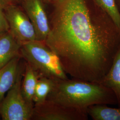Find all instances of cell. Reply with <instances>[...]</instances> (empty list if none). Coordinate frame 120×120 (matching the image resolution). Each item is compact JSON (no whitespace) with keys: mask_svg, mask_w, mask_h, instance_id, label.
<instances>
[{"mask_svg":"<svg viewBox=\"0 0 120 120\" xmlns=\"http://www.w3.org/2000/svg\"><path fill=\"white\" fill-rule=\"evenodd\" d=\"M25 62L12 87L0 102V116L3 120H31L34 106L24 98L21 90Z\"/></svg>","mask_w":120,"mask_h":120,"instance_id":"cell-4","label":"cell"},{"mask_svg":"<svg viewBox=\"0 0 120 120\" xmlns=\"http://www.w3.org/2000/svg\"><path fill=\"white\" fill-rule=\"evenodd\" d=\"M117 8L120 13V0H115Z\"/></svg>","mask_w":120,"mask_h":120,"instance_id":"cell-17","label":"cell"},{"mask_svg":"<svg viewBox=\"0 0 120 120\" xmlns=\"http://www.w3.org/2000/svg\"><path fill=\"white\" fill-rule=\"evenodd\" d=\"M5 0L7 1L8 3H9V4L17 5V4H19L20 3L22 4L24 0Z\"/></svg>","mask_w":120,"mask_h":120,"instance_id":"cell-16","label":"cell"},{"mask_svg":"<svg viewBox=\"0 0 120 120\" xmlns=\"http://www.w3.org/2000/svg\"><path fill=\"white\" fill-rule=\"evenodd\" d=\"M45 43L67 75L99 83L120 48V29L94 0H53Z\"/></svg>","mask_w":120,"mask_h":120,"instance_id":"cell-1","label":"cell"},{"mask_svg":"<svg viewBox=\"0 0 120 120\" xmlns=\"http://www.w3.org/2000/svg\"><path fill=\"white\" fill-rule=\"evenodd\" d=\"M45 0V1H49V0Z\"/></svg>","mask_w":120,"mask_h":120,"instance_id":"cell-18","label":"cell"},{"mask_svg":"<svg viewBox=\"0 0 120 120\" xmlns=\"http://www.w3.org/2000/svg\"><path fill=\"white\" fill-rule=\"evenodd\" d=\"M22 4L34 28L36 40L45 42L49 31V24L42 0H24Z\"/></svg>","mask_w":120,"mask_h":120,"instance_id":"cell-7","label":"cell"},{"mask_svg":"<svg viewBox=\"0 0 120 120\" xmlns=\"http://www.w3.org/2000/svg\"><path fill=\"white\" fill-rule=\"evenodd\" d=\"M21 45L9 31L0 36V69L20 54Z\"/></svg>","mask_w":120,"mask_h":120,"instance_id":"cell-9","label":"cell"},{"mask_svg":"<svg viewBox=\"0 0 120 120\" xmlns=\"http://www.w3.org/2000/svg\"><path fill=\"white\" fill-rule=\"evenodd\" d=\"M25 62L24 77L22 78L23 81L22 80L21 86L22 94L28 103L34 106L33 98L35 90L40 75L30 64L26 61Z\"/></svg>","mask_w":120,"mask_h":120,"instance_id":"cell-11","label":"cell"},{"mask_svg":"<svg viewBox=\"0 0 120 120\" xmlns=\"http://www.w3.org/2000/svg\"><path fill=\"white\" fill-rule=\"evenodd\" d=\"M100 83L113 91L120 107V48L109 71Z\"/></svg>","mask_w":120,"mask_h":120,"instance_id":"cell-10","label":"cell"},{"mask_svg":"<svg viewBox=\"0 0 120 120\" xmlns=\"http://www.w3.org/2000/svg\"><path fill=\"white\" fill-rule=\"evenodd\" d=\"M8 4L5 0H0V36L9 31V24L5 15V9Z\"/></svg>","mask_w":120,"mask_h":120,"instance_id":"cell-15","label":"cell"},{"mask_svg":"<svg viewBox=\"0 0 120 120\" xmlns=\"http://www.w3.org/2000/svg\"><path fill=\"white\" fill-rule=\"evenodd\" d=\"M88 114L85 110L65 106L55 101L46 100L35 104L31 120H87Z\"/></svg>","mask_w":120,"mask_h":120,"instance_id":"cell-5","label":"cell"},{"mask_svg":"<svg viewBox=\"0 0 120 120\" xmlns=\"http://www.w3.org/2000/svg\"><path fill=\"white\" fill-rule=\"evenodd\" d=\"M96 4L110 17L120 29V13L115 0H94Z\"/></svg>","mask_w":120,"mask_h":120,"instance_id":"cell-14","label":"cell"},{"mask_svg":"<svg viewBox=\"0 0 120 120\" xmlns=\"http://www.w3.org/2000/svg\"><path fill=\"white\" fill-rule=\"evenodd\" d=\"M47 100L65 106L85 110L94 105H118L113 91L99 83L80 79H54Z\"/></svg>","mask_w":120,"mask_h":120,"instance_id":"cell-2","label":"cell"},{"mask_svg":"<svg viewBox=\"0 0 120 120\" xmlns=\"http://www.w3.org/2000/svg\"><path fill=\"white\" fill-rule=\"evenodd\" d=\"M54 84L53 80L44 76L38 78L33 98L34 105L45 101L51 92Z\"/></svg>","mask_w":120,"mask_h":120,"instance_id":"cell-13","label":"cell"},{"mask_svg":"<svg viewBox=\"0 0 120 120\" xmlns=\"http://www.w3.org/2000/svg\"><path fill=\"white\" fill-rule=\"evenodd\" d=\"M20 54L40 76L53 80L68 79L59 58L44 42L35 40L23 43Z\"/></svg>","mask_w":120,"mask_h":120,"instance_id":"cell-3","label":"cell"},{"mask_svg":"<svg viewBox=\"0 0 120 120\" xmlns=\"http://www.w3.org/2000/svg\"><path fill=\"white\" fill-rule=\"evenodd\" d=\"M9 31L21 45L36 40L34 28L29 18L17 4H9L5 9Z\"/></svg>","mask_w":120,"mask_h":120,"instance_id":"cell-6","label":"cell"},{"mask_svg":"<svg viewBox=\"0 0 120 120\" xmlns=\"http://www.w3.org/2000/svg\"><path fill=\"white\" fill-rule=\"evenodd\" d=\"M87 112L94 120H120V107L114 108L107 105H94L88 108Z\"/></svg>","mask_w":120,"mask_h":120,"instance_id":"cell-12","label":"cell"},{"mask_svg":"<svg viewBox=\"0 0 120 120\" xmlns=\"http://www.w3.org/2000/svg\"><path fill=\"white\" fill-rule=\"evenodd\" d=\"M21 55L14 57L8 64L0 69V102L16 81L22 67Z\"/></svg>","mask_w":120,"mask_h":120,"instance_id":"cell-8","label":"cell"},{"mask_svg":"<svg viewBox=\"0 0 120 120\" xmlns=\"http://www.w3.org/2000/svg\"><path fill=\"white\" fill-rule=\"evenodd\" d=\"M0 118H1V117H0Z\"/></svg>","mask_w":120,"mask_h":120,"instance_id":"cell-19","label":"cell"}]
</instances>
